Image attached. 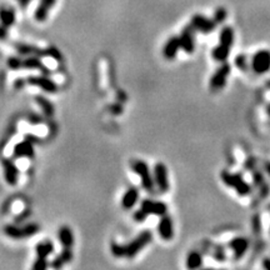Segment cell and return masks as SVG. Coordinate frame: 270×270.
Returning a JSON list of instances; mask_svg holds the SVG:
<instances>
[{
  "label": "cell",
  "instance_id": "32",
  "mask_svg": "<svg viewBox=\"0 0 270 270\" xmlns=\"http://www.w3.org/2000/svg\"><path fill=\"white\" fill-rule=\"evenodd\" d=\"M46 56H50V58H53L54 60L56 61H60L61 59H63V55H61L60 50H58L56 48H48L46 49Z\"/></svg>",
  "mask_w": 270,
  "mask_h": 270
},
{
  "label": "cell",
  "instance_id": "39",
  "mask_svg": "<svg viewBox=\"0 0 270 270\" xmlns=\"http://www.w3.org/2000/svg\"><path fill=\"white\" fill-rule=\"evenodd\" d=\"M264 169H265V172L268 173V174L270 175V162H267L264 164Z\"/></svg>",
  "mask_w": 270,
  "mask_h": 270
},
{
  "label": "cell",
  "instance_id": "24",
  "mask_svg": "<svg viewBox=\"0 0 270 270\" xmlns=\"http://www.w3.org/2000/svg\"><path fill=\"white\" fill-rule=\"evenodd\" d=\"M203 262L204 260H203L201 253L194 250V252L189 253L188 257H186V268L188 269H198V268H200L203 265Z\"/></svg>",
  "mask_w": 270,
  "mask_h": 270
},
{
  "label": "cell",
  "instance_id": "33",
  "mask_svg": "<svg viewBox=\"0 0 270 270\" xmlns=\"http://www.w3.org/2000/svg\"><path fill=\"white\" fill-rule=\"evenodd\" d=\"M149 215L146 214L145 212H144L143 209H139V210H136V212L134 213V220L136 223H143V222H145L146 220V218H148Z\"/></svg>",
  "mask_w": 270,
  "mask_h": 270
},
{
  "label": "cell",
  "instance_id": "2",
  "mask_svg": "<svg viewBox=\"0 0 270 270\" xmlns=\"http://www.w3.org/2000/svg\"><path fill=\"white\" fill-rule=\"evenodd\" d=\"M220 177H222L223 183L226 186H229V188L235 189V191L239 195L246 196L249 195L250 191H252L249 184L246 183L244 178L240 174H238V173H230L224 170V172H222Z\"/></svg>",
  "mask_w": 270,
  "mask_h": 270
},
{
  "label": "cell",
  "instance_id": "35",
  "mask_svg": "<svg viewBox=\"0 0 270 270\" xmlns=\"http://www.w3.org/2000/svg\"><path fill=\"white\" fill-rule=\"evenodd\" d=\"M64 264H65V263L63 262V259H61L60 255H59V257H56L55 259L53 260V263H51V264H50V267L54 268V269H59V268L63 267Z\"/></svg>",
  "mask_w": 270,
  "mask_h": 270
},
{
  "label": "cell",
  "instance_id": "19",
  "mask_svg": "<svg viewBox=\"0 0 270 270\" xmlns=\"http://www.w3.org/2000/svg\"><path fill=\"white\" fill-rule=\"evenodd\" d=\"M139 200V190L138 188H135V186H132V188L128 189L127 191L124 193L122 198V207L124 209L129 210L132 208H134V205L138 203Z\"/></svg>",
  "mask_w": 270,
  "mask_h": 270
},
{
  "label": "cell",
  "instance_id": "25",
  "mask_svg": "<svg viewBox=\"0 0 270 270\" xmlns=\"http://www.w3.org/2000/svg\"><path fill=\"white\" fill-rule=\"evenodd\" d=\"M21 68H25V69H44L45 70L44 64H43V61L40 60L39 56H34V55H30L29 58L23 59Z\"/></svg>",
  "mask_w": 270,
  "mask_h": 270
},
{
  "label": "cell",
  "instance_id": "28",
  "mask_svg": "<svg viewBox=\"0 0 270 270\" xmlns=\"http://www.w3.org/2000/svg\"><path fill=\"white\" fill-rule=\"evenodd\" d=\"M111 253L115 258H124L125 257V250L124 245H120L118 243L111 244Z\"/></svg>",
  "mask_w": 270,
  "mask_h": 270
},
{
  "label": "cell",
  "instance_id": "22",
  "mask_svg": "<svg viewBox=\"0 0 270 270\" xmlns=\"http://www.w3.org/2000/svg\"><path fill=\"white\" fill-rule=\"evenodd\" d=\"M58 239L63 248H69L72 249L74 245V235H73L72 229L68 226H61L58 231Z\"/></svg>",
  "mask_w": 270,
  "mask_h": 270
},
{
  "label": "cell",
  "instance_id": "16",
  "mask_svg": "<svg viewBox=\"0 0 270 270\" xmlns=\"http://www.w3.org/2000/svg\"><path fill=\"white\" fill-rule=\"evenodd\" d=\"M180 49H181V46H180L179 37L173 35V37H170L169 39L167 40V43H165L164 48H163V55H164V58H167L168 60H173V59L178 55Z\"/></svg>",
  "mask_w": 270,
  "mask_h": 270
},
{
  "label": "cell",
  "instance_id": "27",
  "mask_svg": "<svg viewBox=\"0 0 270 270\" xmlns=\"http://www.w3.org/2000/svg\"><path fill=\"white\" fill-rule=\"evenodd\" d=\"M235 66L238 68V69L245 72V70L248 69V66H249V60H248V56H246L245 54H239V55H236Z\"/></svg>",
  "mask_w": 270,
  "mask_h": 270
},
{
  "label": "cell",
  "instance_id": "4",
  "mask_svg": "<svg viewBox=\"0 0 270 270\" xmlns=\"http://www.w3.org/2000/svg\"><path fill=\"white\" fill-rule=\"evenodd\" d=\"M151 239H153V234H151L150 231L149 230L141 231L136 238H134L130 243L124 245L125 258H130V259H132L135 255H138L149 243H151Z\"/></svg>",
  "mask_w": 270,
  "mask_h": 270
},
{
  "label": "cell",
  "instance_id": "13",
  "mask_svg": "<svg viewBox=\"0 0 270 270\" xmlns=\"http://www.w3.org/2000/svg\"><path fill=\"white\" fill-rule=\"evenodd\" d=\"M158 233L164 240H172L174 238V224L173 219L169 215L164 214L160 217L159 223H158Z\"/></svg>",
  "mask_w": 270,
  "mask_h": 270
},
{
  "label": "cell",
  "instance_id": "20",
  "mask_svg": "<svg viewBox=\"0 0 270 270\" xmlns=\"http://www.w3.org/2000/svg\"><path fill=\"white\" fill-rule=\"evenodd\" d=\"M16 50L20 55H34V56H46V49H39L34 45L29 44H16Z\"/></svg>",
  "mask_w": 270,
  "mask_h": 270
},
{
  "label": "cell",
  "instance_id": "15",
  "mask_svg": "<svg viewBox=\"0 0 270 270\" xmlns=\"http://www.w3.org/2000/svg\"><path fill=\"white\" fill-rule=\"evenodd\" d=\"M229 248L233 252V255L235 259H240L245 255V253L249 249V241L244 236H236L229 241Z\"/></svg>",
  "mask_w": 270,
  "mask_h": 270
},
{
  "label": "cell",
  "instance_id": "38",
  "mask_svg": "<svg viewBox=\"0 0 270 270\" xmlns=\"http://www.w3.org/2000/svg\"><path fill=\"white\" fill-rule=\"evenodd\" d=\"M18 1H19V5L23 6V8H25V6H27L28 4L32 1V0H18Z\"/></svg>",
  "mask_w": 270,
  "mask_h": 270
},
{
  "label": "cell",
  "instance_id": "1",
  "mask_svg": "<svg viewBox=\"0 0 270 270\" xmlns=\"http://www.w3.org/2000/svg\"><path fill=\"white\" fill-rule=\"evenodd\" d=\"M234 29L231 27H224L220 30L219 34V44L213 49V58L219 63H224L228 60L229 55H230L231 48L234 44Z\"/></svg>",
  "mask_w": 270,
  "mask_h": 270
},
{
  "label": "cell",
  "instance_id": "34",
  "mask_svg": "<svg viewBox=\"0 0 270 270\" xmlns=\"http://www.w3.org/2000/svg\"><path fill=\"white\" fill-rule=\"evenodd\" d=\"M60 258L63 259L64 263H69L70 260L73 259L72 249H69V248H63V252H61Z\"/></svg>",
  "mask_w": 270,
  "mask_h": 270
},
{
  "label": "cell",
  "instance_id": "11",
  "mask_svg": "<svg viewBox=\"0 0 270 270\" xmlns=\"http://www.w3.org/2000/svg\"><path fill=\"white\" fill-rule=\"evenodd\" d=\"M141 209L148 215H156V217H162L167 214L168 207L163 201H156L153 199H144L140 205Z\"/></svg>",
  "mask_w": 270,
  "mask_h": 270
},
{
  "label": "cell",
  "instance_id": "3",
  "mask_svg": "<svg viewBox=\"0 0 270 270\" xmlns=\"http://www.w3.org/2000/svg\"><path fill=\"white\" fill-rule=\"evenodd\" d=\"M133 172L138 175L141 180V186L145 191L153 194L155 191V181H154V177L150 172V168L143 160H135L132 163Z\"/></svg>",
  "mask_w": 270,
  "mask_h": 270
},
{
  "label": "cell",
  "instance_id": "6",
  "mask_svg": "<svg viewBox=\"0 0 270 270\" xmlns=\"http://www.w3.org/2000/svg\"><path fill=\"white\" fill-rule=\"evenodd\" d=\"M250 66L255 74H267L270 70V50L268 49L258 50L250 60Z\"/></svg>",
  "mask_w": 270,
  "mask_h": 270
},
{
  "label": "cell",
  "instance_id": "23",
  "mask_svg": "<svg viewBox=\"0 0 270 270\" xmlns=\"http://www.w3.org/2000/svg\"><path fill=\"white\" fill-rule=\"evenodd\" d=\"M35 252H37L38 258H48L49 255L53 254L54 244L49 240L40 241V243L37 244Z\"/></svg>",
  "mask_w": 270,
  "mask_h": 270
},
{
  "label": "cell",
  "instance_id": "36",
  "mask_svg": "<svg viewBox=\"0 0 270 270\" xmlns=\"http://www.w3.org/2000/svg\"><path fill=\"white\" fill-rule=\"evenodd\" d=\"M8 39V30L3 24H0V42Z\"/></svg>",
  "mask_w": 270,
  "mask_h": 270
},
{
  "label": "cell",
  "instance_id": "31",
  "mask_svg": "<svg viewBox=\"0 0 270 270\" xmlns=\"http://www.w3.org/2000/svg\"><path fill=\"white\" fill-rule=\"evenodd\" d=\"M48 267L49 263L46 262V258H38L34 264H33V269L34 270H45Z\"/></svg>",
  "mask_w": 270,
  "mask_h": 270
},
{
  "label": "cell",
  "instance_id": "30",
  "mask_svg": "<svg viewBox=\"0 0 270 270\" xmlns=\"http://www.w3.org/2000/svg\"><path fill=\"white\" fill-rule=\"evenodd\" d=\"M21 63H23V59L16 58V56H10V58L8 59V66L13 70L23 69V68H21Z\"/></svg>",
  "mask_w": 270,
  "mask_h": 270
},
{
  "label": "cell",
  "instance_id": "10",
  "mask_svg": "<svg viewBox=\"0 0 270 270\" xmlns=\"http://www.w3.org/2000/svg\"><path fill=\"white\" fill-rule=\"evenodd\" d=\"M180 46L186 54H193L195 50V30L191 25L184 28L179 35Z\"/></svg>",
  "mask_w": 270,
  "mask_h": 270
},
{
  "label": "cell",
  "instance_id": "21",
  "mask_svg": "<svg viewBox=\"0 0 270 270\" xmlns=\"http://www.w3.org/2000/svg\"><path fill=\"white\" fill-rule=\"evenodd\" d=\"M15 23V11L13 8L1 5L0 6V24H3L5 28L13 27Z\"/></svg>",
  "mask_w": 270,
  "mask_h": 270
},
{
  "label": "cell",
  "instance_id": "7",
  "mask_svg": "<svg viewBox=\"0 0 270 270\" xmlns=\"http://www.w3.org/2000/svg\"><path fill=\"white\" fill-rule=\"evenodd\" d=\"M231 73V68L226 61L222 63V65L215 70L214 74L212 75L209 82L210 89L214 90V91H218V90H222L223 88L226 84V80H228V77Z\"/></svg>",
  "mask_w": 270,
  "mask_h": 270
},
{
  "label": "cell",
  "instance_id": "9",
  "mask_svg": "<svg viewBox=\"0 0 270 270\" xmlns=\"http://www.w3.org/2000/svg\"><path fill=\"white\" fill-rule=\"evenodd\" d=\"M154 181L155 186L159 189L160 193H167L169 190V178H168V169L163 163H156L153 169Z\"/></svg>",
  "mask_w": 270,
  "mask_h": 270
},
{
  "label": "cell",
  "instance_id": "5",
  "mask_svg": "<svg viewBox=\"0 0 270 270\" xmlns=\"http://www.w3.org/2000/svg\"><path fill=\"white\" fill-rule=\"evenodd\" d=\"M39 231V225L35 223L24 225V226H15V225H6L4 228V233L11 239H25L34 236Z\"/></svg>",
  "mask_w": 270,
  "mask_h": 270
},
{
  "label": "cell",
  "instance_id": "29",
  "mask_svg": "<svg viewBox=\"0 0 270 270\" xmlns=\"http://www.w3.org/2000/svg\"><path fill=\"white\" fill-rule=\"evenodd\" d=\"M226 15H228V13H226V10H225L224 8H218L217 10L214 11V21L217 23V24H220V23H223V21L226 19Z\"/></svg>",
  "mask_w": 270,
  "mask_h": 270
},
{
  "label": "cell",
  "instance_id": "37",
  "mask_svg": "<svg viewBox=\"0 0 270 270\" xmlns=\"http://www.w3.org/2000/svg\"><path fill=\"white\" fill-rule=\"evenodd\" d=\"M263 268H264V269H270V259H269V258H265V259L263 260Z\"/></svg>",
  "mask_w": 270,
  "mask_h": 270
},
{
  "label": "cell",
  "instance_id": "18",
  "mask_svg": "<svg viewBox=\"0 0 270 270\" xmlns=\"http://www.w3.org/2000/svg\"><path fill=\"white\" fill-rule=\"evenodd\" d=\"M13 154L15 158H19V159H20V158H33V156H34L33 143L30 140H24L15 144Z\"/></svg>",
  "mask_w": 270,
  "mask_h": 270
},
{
  "label": "cell",
  "instance_id": "26",
  "mask_svg": "<svg viewBox=\"0 0 270 270\" xmlns=\"http://www.w3.org/2000/svg\"><path fill=\"white\" fill-rule=\"evenodd\" d=\"M35 100H37L38 105L42 108V110H43V113H44L45 117H49V118L53 117L54 105L48 100V99H45L44 96H37V98H35Z\"/></svg>",
  "mask_w": 270,
  "mask_h": 270
},
{
  "label": "cell",
  "instance_id": "12",
  "mask_svg": "<svg viewBox=\"0 0 270 270\" xmlns=\"http://www.w3.org/2000/svg\"><path fill=\"white\" fill-rule=\"evenodd\" d=\"M27 83L34 85V87L42 88L44 91L50 94H55L59 90L58 84H56L54 80H51L50 78L44 77V75H40V77H30L27 79Z\"/></svg>",
  "mask_w": 270,
  "mask_h": 270
},
{
  "label": "cell",
  "instance_id": "14",
  "mask_svg": "<svg viewBox=\"0 0 270 270\" xmlns=\"http://www.w3.org/2000/svg\"><path fill=\"white\" fill-rule=\"evenodd\" d=\"M1 164H3L4 178H5L6 183H8L9 185H16L19 179V170L18 167L15 165V163L11 159H9V158H4Z\"/></svg>",
  "mask_w": 270,
  "mask_h": 270
},
{
  "label": "cell",
  "instance_id": "8",
  "mask_svg": "<svg viewBox=\"0 0 270 270\" xmlns=\"http://www.w3.org/2000/svg\"><path fill=\"white\" fill-rule=\"evenodd\" d=\"M190 25L194 28L195 32L201 33V34H210L215 30L217 28V23L214 21V19H209L207 16L201 15V14H195V15L191 18Z\"/></svg>",
  "mask_w": 270,
  "mask_h": 270
},
{
  "label": "cell",
  "instance_id": "17",
  "mask_svg": "<svg viewBox=\"0 0 270 270\" xmlns=\"http://www.w3.org/2000/svg\"><path fill=\"white\" fill-rule=\"evenodd\" d=\"M56 0H40L39 5L37 6V10H35V20L43 23V21L46 20L49 15V11L50 9L55 5Z\"/></svg>",
  "mask_w": 270,
  "mask_h": 270
}]
</instances>
